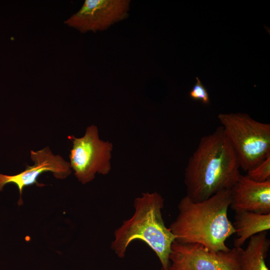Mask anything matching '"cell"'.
I'll return each mask as SVG.
<instances>
[{
  "label": "cell",
  "instance_id": "4fadbf2b",
  "mask_svg": "<svg viewBox=\"0 0 270 270\" xmlns=\"http://www.w3.org/2000/svg\"><path fill=\"white\" fill-rule=\"evenodd\" d=\"M196 84L190 91V97L194 100H200L204 104H209L210 99L206 88L198 77L196 78Z\"/></svg>",
  "mask_w": 270,
  "mask_h": 270
},
{
  "label": "cell",
  "instance_id": "277c9868",
  "mask_svg": "<svg viewBox=\"0 0 270 270\" xmlns=\"http://www.w3.org/2000/svg\"><path fill=\"white\" fill-rule=\"evenodd\" d=\"M218 119L237 158L246 172L270 156V124L246 114H220Z\"/></svg>",
  "mask_w": 270,
  "mask_h": 270
},
{
  "label": "cell",
  "instance_id": "8992f818",
  "mask_svg": "<svg viewBox=\"0 0 270 270\" xmlns=\"http://www.w3.org/2000/svg\"><path fill=\"white\" fill-rule=\"evenodd\" d=\"M240 248L212 252L200 244L175 240L171 246L169 270H236Z\"/></svg>",
  "mask_w": 270,
  "mask_h": 270
},
{
  "label": "cell",
  "instance_id": "52a82bcc",
  "mask_svg": "<svg viewBox=\"0 0 270 270\" xmlns=\"http://www.w3.org/2000/svg\"><path fill=\"white\" fill-rule=\"evenodd\" d=\"M130 3V0H86L64 24L82 33L105 30L128 18Z\"/></svg>",
  "mask_w": 270,
  "mask_h": 270
},
{
  "label": "cell",
  "instance_id": "ba28073f",
  "mask_svg": "<svg viewBox=\"0 0 270 270\" xmlns=\"http://www.w3.org/2000/svg\"><path fill=\"white\" fill-rule=\"evenodd\" d=\"M32 166H27L22 172L14 174L7 175L0 174V184L4 187L8 184H14L18 187L20 200L24 188L27 186L38 184L36 180L42 173L50 172L57 179L63 180L72 172L70 162L58 154H54L49 146L38 150L30 152Z\"/></svg>",
  "mask_w": 270,
  "mask_h": 270
},
{
  "label": "cell",
  "instance_id": "7c38bea8",
  "mask_svg": "<svg viewBox=\"0 0 270 270\" xmlns=\"http://www.w3.org/2000/svg\"><path fill=\"white\" fill-rule=\"evenodd\" d=\"M246 176L252 180L259 182L270 180V156L248 170Z\"/></svg>",
  "mask_w": 270,
  "mask_h": 270
},
{
  "label": "cell",
  "instance_id": "9c48e42d",
  "mask_svg": "<svg viewBox=\"0 0 270 270\" xmlns=\"http://www.w3.org/2000/svg\"><path fill=\"white\" fill-rule=\"evenodd\" d=\"M230 192V208L235 212L270 214V180L259 182L240 174Z\"/></svg>",
  "mask_w": 270,
  "mask_h": 270
},
{
  "label": "cell",
  "instance_id": "30bf717a",
  "mask_svg": "<svg viewBox=\"0 0 270 270\" xmlns=\"http://www.w3.org/2000/svg\"><path fill=\"white\" fill-rule=\"evenodd\" d=\"M267 234L264 231L252 236L246 248H240L236 270H269L265 262L270 246Z\"/></svg>",
  "mask_w": 270,
  "mask_h": 270
},
{
  "label": "cell",
  "instance_id": "8fae6325",
  "mask_svg": "<svg viewBox=\"0 0 270 270\" xmlns=\"http://www.w3.org/2000/svg\"><path fill=\"white\" fill-rule=\"evenodd\" d=\"M236 238L234 248H242L252 236L270 229V214H259L250 212H235L232 224Z\"/></svg>",
  "mask_w": 270,
  "mask_h": 270
},
{
  "label": "cell",
  "instance_id": "5b68a950",
  "mask_svg": "<svg viewBox=\"0 0 270 270\" xmlns=\"http://www.w3.org/2000/svg\"><path fill=\"white\" fill-rule=\"evenodd\" d=\"M68 138L72 144L69 162L79 182L86 184L92 181L96 174L106 175L109 172L112 144L100 139L96 126H88L80 138L70 136Z\"/></svg>",
  "mask_w": 270,
  "mask_h": 270
},
{
  "label": "cell",
  "instance_id": "5bb4252c",
  "mask_svg": "<svg viewBox=\"0 0 270 270\" xmlns=\"http://www.w3.org/2000/svg\"><path fill=\"white\" fill-rule=\"evenodd\" d=\"M2 189L3 188L1 187V186L0 185V192L2 191Z\"/></svg>",
  "mask_w": 270,
  "mask_h": 270
},
{
  "label": "cell",
  "instance_id": "3957f363",
  "mask_svg": "<svg viewBox=\"0 0 270 270\" xmlns=\"http://www.w3.org/2000/svg\"><path fill=\"white\" fill-rule=\"evenodd\" d=\"M164 206V199L157 192L144 193L135 199L134 214L115 231L111 244L119 258L124 257L132 241L140 240L156 254L162 270H169L171 246L176 237L165 225L162 213Z\"/></svg>",
  "mask_w": 270,
  "mask_h": 270
},
{
  "label": "cell",
  "instance_id": "7a4b0ae2",
  "mask_svg": "<svg viewBox=\"0 0 270 270\" xmlns=\"http://www.w3.org/2000/svg\"><path fill=\"white\" fill-rule=\"evenodd\" d=\"M230 204V190L199 202L184 196L178 204V215L169 227L176 240L200 244L212 252L229 250L226 241L234 234L228 216Z\"/></svg>",
  "mask_w": 270,
  "mask_h": 270
},
{
  "label": "cell",
  "instance_id": "6da1fadb",
  "mask_svg": "<svg viewBox=\"0 0 270 270\" xmlns=\"http://www.w3.org/2000/svg\"><path fill=\"white\" fill-rule=\"evenodd\" d=\"M240 166L222 126L202 137L184 170L186 196L194 202L230 190L240 176Z\"/></svg>",
  "mask_w": 270,
  "mask_h": 270
}]
</instances>
